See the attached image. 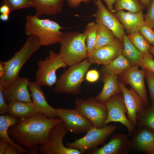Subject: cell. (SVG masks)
I'll use <instances>...</instances> for the list:
<instances>
[{
	"label": "cell",
	"mask_w": 154,
	"mask_h": 154,
	"mask_svg": "<svg viewBox=\"0 0 154 154\" xmlns=\"http://www.w3.org/2000/svg\"><path fill=\"white\" fill-rule=\"evenodd\" d=\"M62 122L59 117L49 118L44 114L38 113L21 119L10 127L8 133L16 143L27 150L38 149L48 142L52 129Z\"/></svg>",
	"instance_id": "obj_1"
},
{
	"label": "cell",
	"mask_w": 154,
	"mask_h": 154,
	"mask_svg": "<svg viewBox=\"0 0 154 154\" xmlns=\"http://www.w3.org/2000/svg\"><path fill=\"white\" fill-rule=\"evenodd\" d=\"M25 33L38 38L42 46H48L59 42L64 34L63 28L57 23L49 19H41L35 15H28L26 17Z\"/></svg>",
	"instance_id": "obj_2"
},
{
	"label": "cell",
	"mask_w": 154,
	"mask_h": 154,
	"mask_svg": "<svg viewBox=\"0 0 154 154\" xmlns=\"http://www.w3.org/2000/svg\"><path fill=\"white\" fill-rule=\"evenodd\" d=\"M41 46L37 37L29 36L20 49L10 59L5 62V74L0 79V85L4 88L19 77V74L23 65Z\"/></svg>",
	"instance_id": "obj_3"
},
{
	"label": "cell",
	"mask_w": 154,
	"mask_h": 154,
	"mask_svg": "<svg viewBox=\"0 0 154 154\" xmlns=\"http://www.w3.org/2000/svg\"><path fill=\"white\" fill-rule=\"evenodd\" d=\"M92 64L88 58L70 66L57 79L54 88L57 93L77 94L81 91V84Z\"/></svg>",
	"instance_id": "obj_4"
},
{
	"label": "cell",
	"mask_w": 154,
	"mask_h": 154,
	"mask_svg": "<svg viewBox=\"0 0 154 154\" xmlns=\"http://www.w3.org/2000/svg\"><path fill=\"white\" fill-rule=\"evenodd\" d=\"M60 43L59 54L67 65L70 66L87 58L88 54L84 33H64Z\"/></svg>",
	"instance_id": "obj_5"
},
{
	"label": "cell",
	"mask_w": 154,
	"mask_h": 154,
	"mask_svg": "<svg viewBox=\"0 0 154 154\" xmlns=\"http://www.w3.org/2000/svg\"><path fill=\"white\" fill-rule=\"evenodd\" d=\"M117 127L112 125H107L102 128L92 127L83 137L76 139L72 143L66 141V147L78 150L81 154L88 153L105 143Z\"/></svg>",
	"instance_id": "obj_6"
},
{
	"label": "cell",
	"mask_w": 154,
	"mask_h": 154,
	"mask_svg": "<svg viewBox=\"0 0 154 154\" xmlns=\"http://www.w3.org/2000/svg\"><path fill=\"white\" fill-rule=\"evenodd\" d=\"M38 69L35 73L36 81L42 86L51 87L56 82V72L58 69L66 68L67 66L59 54L51 50L45 59L37 63Z\"/></svg>",
	"instance_id": "obj_7"
},
{
	"label": "cell",
	"mask_w": 154,
	"mask_h": 154,
	"mask_svg": "<svg viewBox=\"0 0 154 154\" xmlns=\"http://www.w3.org/2000/svg\"><path fill=\"white\" fill-rule=\"evenodd\" d=\"M75 103V108L91 122L93 127L102 128L105 126L108 111L104 104L93 97L87 100L76 98Z\"/></svg>",
	"instance_id": "obj_8"
},
{
	"label": "cell",
	"mask_w": 154,
	"mask_h": 154,
	"mask_svg": "<svg viewBox=\"0 0 154 154\" xmlns=\"http://www.w3.org/2000/svg\"><path fill=\"white\" fill-rule=\"evenodd\" d=\"M108 111L105 125L112 122H119L127 127L129 137L132 136L136 128L125 116L127 110L122 93L116 94L104 104Z\"/></svg>",
	"instance_id": "obj_9"
},
{
	"label": "cell",
	"mask_w": 154,
	"mask_h": 154,
	"mask_svg": "<svg viewBox=\"0 0 154 154\" xmlns=\"http://www.w3.org/2000/svg\"><path fill=\"white\" fill-rule=\"evenodd\" d=\"M68 131L63 122L54 127L51 130L48 142L39 147V151L43 154H80L78 150L65 147L64 137Z\"/></svg>",
	"instance_id": "obj_10"
},
{
	"label": "cell",
	"mask_w": 154,
	"mask_h": 154,
	"mask_svg": "<svg viewBox=\"0 0 154 154\" xmlns=\"http://www.w3.org/2000/svg\"><path fill=\"white\" fill-rule=\"evenodd\" d=\"M56 116L62 119L68 132L75 134L87 132L93 126L91 122L76 108L56 109Z\"/></svg>",
	"instance_id": "obj_11"
},
{
	"label": "cell",
	"mask_w": 154,
	"mask_h": 154,
	"mask_svg": "<svg viewBox=\"0 0 154 154\" xmlns=\"http://www.w3.org/2000/svg\"><path fill=\"white\" fill-rule=\"evenodd\" d=\"M138 66H132L128 70L119 75V80L124 84L130 85L142 99L147 108L149 107L150 102L147 91L145 84L144 79L146 71L140 70Z\"/></svg>",
	"instance_id": "obj_12"
},
{
	"label": "cell",
	"mask_w": 154,
	"mask_h": 154,
	"mask_svg": "<svg viewBox=\"0 0 154 154\" xmlns=\"http://www.w3.org/2000/svg\"><path fill=\"white\" fill-rule=\"evenodd\" d=\"M123 43L116 38L112 42L95 49L87 58L92 63L106 65L122 54Z\"/></svg>",
	"instance_id": "obj_13"
},
{
	"label": "cell",
	"mask_w": 154,
	"mask_h": 154,
	"mask_svg": "<svg viewBox=\"0 0 154 154\" xmlns=\"http://www.w3.org/2000/svg\"><path fill=\"white\" fill-rule=\"evenodd\" d=\"M119 85L122 94L127 111V117L136 127H137V115L147 108L141 98L131 87L127 89L121 80Z\"/></svg>",
	"instance_id": "obj_14"
},
{
	"label": "cell",
	"mask_w": 154,
	"mask_h": 154,
	"mask_svg": "<svg viewBox=\"0 0 154 154\" xmlns=\"http://www.w3.org/2000/svg\"><path fill=\"white\" fill-rule=\"evenodd\" d=\"M97 10L94 15L96 19L102 22L113 33L116 38L123 43L124 28L115 15L103 3L101 0H93Z\"/></svg>",
	"instance_id": "obj_15"
},
{
	"label": "cell",
	"mask_w": 154,
	"mask_h": 154,
	"mask_svg": "<svg viewBox=\"0 0 154 154\" xmlns=\"http://www.w3.org/2000/svg\"><path fill=\"white\" fill-rule=\"evenodd\" d=\"M29 79L19 77L7 88H4L3 94L6 102L13 101L32 102L28 87Z\"/></svg>",
	"instance_id": "obj_16"
},
{
	"label": "cell",
	"mask_w": 154,
	"mask_h": 154,
	"mask_svg": "<svg viewBox=\"0 0 154 154\" xmlns=\"http://www.w3.org/2000/svg\"><path fill=\"white\" fill-rule=\"evenodd\" d=\"M129 140L131 149L145 153L154 151V130L146 126L138 127Z\"/></svg>",
	"instance_id": "obj_17"
},
{
	"label": "cell",
	"mask_w": 154,
	"mask_h": 154,
	"mask_svg": "<svg viewBox=\"0 0 154 154\" xmlns=\"http://www.w3.org/2000/svg\"><path fill=\"white\" fill-rule=\"evenodd\" d=\"M128 134L117 133L113 135L109 142L88 154H126L131 149Z\"/></svg>",
	"instance_id": "obj_18"
},
{
	"label": "cell",
	"mask_w": 154,
	"mask_h": 154,
	"mask_svg": "<svg viewBox=\"0 0 154 154\" xmlns=\"http://www.w3.org/2000/svg\"><path fill=\"white\" fill-rule=\"evenodd\" d=\"M41 87L36 81H29L28 87L32 102L38 113L44 114L49 118H55L56 109L48 104Z\"/></svg>",
	"instance_id": "obj_19"
},
{
	"label": "cell",
	"mask_w": 154,
	"mask_h": 154,
	"mask_svg": "<svg viewBox=\"0 0 154 154\" xmlns=\"http://www.w3.org/2000/svg\"><path fill=\"white\" fill-rule=\"evenodd\" d=\"M114 13L129 34L138 30L139 27L145 23V15L143 14V10L137 13H133L125 12L122 10L116 11Z\"/></svg>",
	"instance_id": "obj_20"
},
{
	"label": "cell",
	"mask_w": 154,
	"mask_h": 154,
	"mask_svg": "<svg viewBox=\"0 0 154 154\" xmlns=\"http://www.w3.org/2000/svg\"><path fill=\"white\" fill-rule=\"evenodd\" d=\"M118 76L102 74V81L104 86L101 92L95 98L98 102L104 104L112 96L122 93L118 80Z\"/></svg>",
	"instance_id": "obj_21"
},
{
	"label": "cell",
	"mask_w": 154,
	"mask_h": 154,
	"mask_svg": "<svg viewBox=\"0 0 154 154\" xmlns=\"http://www.w3.org/2000/svg\"><path fill=\"white\" fill-rule=\"evenodd\" d=\"M8 114L19 119L28 117L38 113L33 103L13 101L8 103Z\"/></svg>",
	"instance_id": "obj_22"
},
{
	"label": "cell",
	"mask_w": 154,
	"mask_h": 154,
	"mask_svg": "<svg viewBox=\"0 0 154 154\" xmlns=\"http://www.w3.org/2000/svg\"><path fill=\"white\" fill-rule=\"evenodd\" d=\"M35 15H51L62 12L64 0H33Z\"/></svg>",
	"instance_id": "obj_23"
},
{
	"label": "cell",
	"mask_w": 154,
	"mask_h": 154,
	"mask_svg": "<svg viewBox=\"0 0 154 154\" xmlns=\"http://www.w3.org/2000/svg\"><path fill=\"white\" fill-rule=\"evenodd\" d=\"M21 119L12 117L8 114L1 115L0 139L15 146L20 153H28L26 148L16 143L9 137L8 133L9 128L17 123Z\"/></svg>",
	"instance_id": "obj_24"
},
{
	"label": "cell",
	"mask_w": 154,
	"mask_h": 154,
	"mask_svg": "<svg viewBox=\"0 0 154 154\" xmlns=\"http://www.w3.org/2000/svg\"><path fill=\"white\" fill-rule=\"evenodd\" d=\"M132 66L129 61L122 54L108 64L101 68L102 74L118 76Z\"/></svg>",
	"instance_id": "obj_25"
},
{
	"label": "cell",
	"mask_w": 154,
	"mask_h": 154,
	"mask_svg": "<svg viewBox=\"0 0 154 154\" xmlns=\"http://www.w3.org/2000/svg\"><path fill=\"white\" fill-rule=\"evenodd\" d=\"M123 48L122 54L129 61L132 66H139L143 55L130 41L125 33L123 36Z\"/></svg>",
	"instance_id": "obj_26"
},
{
	"label": "cell",
	"mask_w": 154,
	"mask_h": 154,
	"mask_svg": "<svg viewBox=\"0 0 154 154\" xmlns=\"http://www.w3.org/2000/svg\"><path fill=\"white\" fill-rule=\"evenodd\" d=\"M97 38L95 49L111 43L116 39L113 32L102 22L96 19Z\"/></svg>",
	"instance_id": "obj_27"
},
{
	"label": "cell",
	"mask_w": 154,
	"mask_h": 154,
	"mask_svg": "<svg viewBox=\"0 0 154 154\" xmlns=\"http://www.w3.org/2000/svg\"><path fill=\"white\" fill-rule=\"evenodd\" d=\"M127 36L130 41L143 55L153 56L149 52V49L151 45L139 30Z\"/></svg>",
	"instance_id": "obj_28"
},
{
	"label": "cell",
	"mask_w": 154,
	"mask_h": 154,
	"mask_svg": "<svg viewBox=\"0 0 154 154\" xmlns=\"http://www.w3.org/2000/svg\"><path fill=\"white\" fill-rule=\"evenodd\" d=\"M97 29L96 23L92 21L86 25L83 33L85 37L88 54L91 52L95 48L96 42Z\"/></svg>",
	"instance_id": "obj_29"
},
{
	"label": "cell",
	"mask_w": 154,
	"mask_h": 154,
	"mask_svg": "<svg viewBox=\"0 0 154 154\" xmlns=\"http://www.w3.org/2000/svg\"><path fill=\"white\" fill-rule=\"evenodd\" d=\"M114 12L125 9L137 13L145 8L138 0H116L114 5Z\"/></svg>",
	"instance_id": "obj_30"
},
{
	"label": "cell",
	"mask_w": 154,
	"mask_h": 154,
	"mask_svg": "<svg viewBox=\"0 0 154 154\" xmlns=\"http://www.w3.org/2000/svg\"><path fill=\"white\" fill-rule=\"evenodd\" d=\"M137 127L146 126L154 130V105L137 115Z\"/></svg>",
	"instance_id": "obj_31"
},
{
	"label": "cell",
	"mask_w": 154,
	"mask_h": 154,
	"mask_svg": "<svg viewBox=\"0 0 154 154\" xmlns=\"http://www.w3.org/2000/svg\"><path fill=\"white\" fill-rule=\"evenodd\" d=\"M3 5L8 6L11 13L20 9L34 7L33 0H2L1 5Z\"/></svg>",
	"instance_id": "obj_32"
},
{
	"label": "cell",
	"mask_w": 154,
	"mask_h": 154,
	"mask_svg": "<svg viewBox=\"0 0 154 154\" xmlns=\"http://www.w3.org/2000/svg\"><path fill=\"white\" fill-rule=\"evenodd\" d=\"M138 30L151 45L154 46V31L153 27L144 23L139 27Z\"/></svg>",
	"instance_id": "obj_33"
},
{
	"label": "cell",
	"mask_w": 154,
	"mask_h": 154,
	"mask_svg": "<svg viewBox=\"0 0 154 154\" xmlns=\"http://www.w3.org/2000/svg\"><path fill=\"white\" fill-rule=\"evenodd\" d=\"M145 77L147 83L151 105H154V74L146 71Z\"/></svg>",
	"instance_id": "obj_34"
},
{
	"label": "cell",
	"mask_w": 154,
	"mask_h": 154,
	"mask_svg": "<svg viewBox=\"0 0 154 154\" xmlns=\"http://www.w3.org/2000/svg\"><path fill=\"white\" fill-rule=\"evenodd\" d=\"M139 66H140L142 69L144 70L149 71L154 74V60L153 56L143 55Z\"/></svg>",
	"instance_id": "obj_35"
},
{
	"label": "cell",
	"mask_w": 154,
	"mask_h": 154,
	"mask_svg": "<svg viewBox=\"0 0 154 154\" xmlns=\"http://www.w3.org/2000/svg\"><path fill=\"white\" fill-rule=\"evenodd\" d=\"M145 23L154 28V0H151L147 11L145 15Z\"/></svg>",
	"instance_id": "obj_36"
},
{
	"label": "cell",
	"mask_w": 154,
	"mask_h": 154,
	"mask_svg": "<svg viewBox=\"0 0 154 154\" xmlns=\"http://www.w3.org/2000/svg\"><path fill=\"white\" fill-rule=\"evenodd\" d=\"M3 88L0 85V113L1 115H5L8 114V104L4 99L3 91Z\"/></svg>",
	"instance_id": "obj_37"
},
{
	"label": "cell",
	"mask_w": 154,
	"mask_h": 154,
	"mask_svg": "<svg viewBox=\"0 0 154 154\" xmlns=\"http://www.w3.org/2000/svg\"><path fill=\"white\" fill-rule=\"evenodd\" d=\"M100 77L98 72L95 69L90 70L87 72L86 74V79L90 82L97 81Z\"/></svg>",
	"instance_id": "obj_38"
},
{
	"label": "cell",
	"mask_w": 154,
	"mask_h": 154,
	"mask_svg": "<svg viewBox=\"0 0 154 154\" xmlns=\"http://www.w3.org/2000/svg\"><path fill=\"white\" fill-rule=\"evenodd\" d=\"M90 0H67V2L68 6L71 8H77L80 5L82 2L88 3Z\"/></svg>",
	"instance_id": "obj_39"
},
{
	"label": "cell",
	"mask_w": 154,
	"mask_h": 154,
	"mask_svg": "<svg viewBox=\"0 0 154 154\" xmlns=\"http://www.w3.org/2000/svg\"><path fill=\"white\" fill-rule=\"evenodd\" d=\"M20 153L16 148L14 145L9 144L4 154H19Z\"/></svg>",
	"instance_id": "obj_40"
},
{
	"label": "cell",
	"mask_w": 154,
	"mask_h": 154,
	"mask_svg": "<svg viewBox=\"0 0 154 154\" xmlns=\"http://www.w3.org/2000/svg\"><path fill=\"white\" fill-rule=\"evenodd\" d=\"M106 3L108 9L112 13L115 12L113 6L116 0H103Z\"/></svg>",
	"instance_id": "obj_41"
},
{
	"label": "cell",
	"mask_w": 154,
	"mask_h": 154,
	"mask_svg": "<svg viewBox=\"0 0 154 154\" xmlns=\"http://www.w3.org/2000/svg\"><path fill=\"white\" fill-rule=\"evenodd\" d=\"M9 143L2 140H0V154H4Z\"/></svg>",
	"instance_id": "obj_42"
},
{
	"label": "cell",
	"mask_w": 154,
	"mask_h": 154,
	"mask_svg": "<svg viewBox=\"0 0 154 154\" xmlns=\"http://www.w3.org/2000/svg\"><path fill=\"white\" fill-rule=\"evenodd\" d=\"M0 12L1 14L9 15L11 13L9 8L6 5H1L0 8Z\"/></svg>",
	"instance_id": "obj_43"
},
{
	"label": "cell",
	"mask_w": 154,
	"mask_h": 154,
	"mask_svg": "<svg viewBox=\"0 0 154 154\" xmlns=\"http://www.w3.org/2000/svg\"><path fill=\"white\" fill-rule=\"evenodd\" d=\"M5 62L1 61L0 62V79L5 75Z\"/></svg>",
	"instance_id": "obj_44"
},
{
	"label": "cell",
	"mask_w": 154,
	"mask_h": 154,
	"mask_svg": "<svg viewBox=\"0 0 154 154\" xmlns=\"http://www.w3.org/2000/svg\"><path fill=\"white\" fill-rule=\"evenodd\" d=\"M140 2L145 8H148L149 7L150 2L151 0H138Z\"/></svg>",
	"instance_id": "obj_45"
},
{
	"label": "cell",
	"mask_w": 154,
	"mask_h": 154,
	"mask_svg": "<svg viewBox=\"0 0 154 154\" xmlns=\"http://www.w3.org/2000/svg\"><path fill=\"white\" fill-rule=\"evenodd\" d=\"M9 18V15L1 14L0 15V19L3 21H6L8 20Z\"/></svg>",
	"instance_id": "obj_46"
},
{
	"label": "cell",
	"mask_w": 154,
	"mask_h": 154,
	"mask_svg": "<svg viewBox=\"0 0 154 154\" xmlns=\"http://www.w3.org/2000/svg\"><path fill=\"white\" fill-rule=\"evenodd\" d=\"M149 52L154 56V46L151 45L149 49Z\"/></svg>",
	"instance_id": "obj_47"
},
{
	"label": "cell",
	"mask_w": 154,
	"mask_h": 154,
	"mask_svg": "<svg viewBox=\"0 0 154 154\" xmlns=\"http://www.w3.org/2000/svg\"><path fill=\"white\" fill-rule=\"evenodd\" d=\"M147 154H154V151L147 153Z\"/></svg>",
	"instance_id": "obj_48"
},
{
	"label": "cell",
	"mask_w": 154,
	"mask_h": 154,
	"mask_svg": "<svg viewBox=\"0 0 154 154\" xmlns=\"http://www.w3.org/2000/svg\"><path fill=\"white\" fill-rule=\"evenodd\" d=\"M153 31H154V28H153Z\"/></svg>",
	"instance_id": "obj_49"
}]
</instances>
